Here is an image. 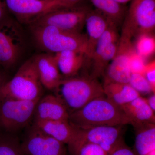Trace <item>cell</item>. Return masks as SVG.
I'll return each mask as SVG.
<instances>
[{
    "label": "cell",
    "instance_id": "cell-1",
    "mask_svg": "<svg viewBox=\"0 0 155 155\" xmlns=\"http://www.w3.org/2000/svg\"><path fill=\"white\" fill-rule=\"evenodd\" d=\"M69 121L74 127L81 129L130 124L121 107L105 95L95 98L83 107L69 114Z\"/></svg>",
    "mask_w": 155,
    "mask_h": 155
},
{
    "label": "cell",
    "instance_id": "cell-2",
    "mask_svg": "<svg viewBox=\"0 0 155 155\" xmlns=\"http://www.w3.org/2000/svg\"><path fill=\"white\" fill-rule=\"evenodd\" d=\"M53 91L67 108L69 115L95 98L105 95L103 85L90 77L63 78Z\"/></svg>",
    "mask_w": 155,
    "mask_h": 155
},
{
    "label": "cell",
    "instance_id": "cell-3",
    "mask_svg": "<svg viewBox=\"0 0 155 155\" xmlns=\"http://www.w3.org/2000/svg\"><path fill=\"white\" fill-rule=\"evenodd\" d=\"M43 88L32 58L22 64L11 80L3 84L0 88V100L39 99L42 97Z\"/></svg>",
    "mask_w": 155,
    "mask_h": 155
},
{
    "label": "cell",
    "instance_id": "cell-4",
    "mask_svg": "<svg viewBox=\"0 0 155 155\" xmlns=\"http://www.w3.org/2000/svg\"><path fill=\"white\" fill-rule=\"evenodd\" d=\"M32 34L39 46L48 52L56 54L76 50L86 54V35L62 30L50 25H33Z\"/></svg>",
    "mask_w": 155,
    "mask_h": 155
},
{
    "label": "cell",
    "instance_id": "cell-5",
    "mask_svg": "<svg viewBox=\"0 0 155 155\" xmlns=\"http://www.w3.org/2000/svg\"><path fill=\"white\" fill-rule=\"evenodd\" d=\"M39 99L0 100V126L11 132L25 127L34 118L35 107Z\"/></svg>",
    "mask_w": 155,
    "mask_h": 155
},
{
    "label": "cell",
    "instance_id": "cell-6",
    "mask_svg": "<svg viewBox=\"0 0 155 155\" xmlns=\"http://www.w3.org/2000/svg\"><path fill=\"white\" fill-rule=\"evenodd\" d=\"M155 27V0H132L122 33L133 37L150 33Z\"/></svg>",
    "mask_w": 155,
    "mask_h": 155
},
{
    "label": "cell",
    "instance_id": "cell-7",
    "mask_svg": "<svg viewBox=\"0 0 155 155\" xmlns=\"http://www.w3.org/2000/svg\"><path fill=\"white\" fill-rule=\"evenodd\" d=\"M122 126H100L86 129L77 128V133L72 141L97 145L110 154L124 143Z\"/></svg>",
    "mask_w": 155,
    "mask_h": 155
},
{
    "label": "cell",
    "instance_id": "cell-8",
    "mask_svg": "<svg viewBox=\"0 0 155 155\" xmlns=\"http://www.w3.org/2000/svg\"><path fill=\"white\" fill-rule=\"evenodd\" d=\"M89 11L85 8H61L39 17L33 22V25H50L62 30L80 32Z\"/></svg>",
    "mask_w": 155,
    "mask_h": 155
},
{
    "label": "cell",
    "instance_id": "cell-9",
    "mask_svg": "<svg viewBox=\"0 0 155 155\" xmlns=\"http://www.w3.org/2000/svg\"><path fill=\"white\" fill-rule=\"evenodd\" d=\"M23 45L22 31L17 24L7 19L0 23V66L8 68L14 65Z\"/></svg>",
    "mask_w": 155,
    "mask_h": 155
},
{
    "label": "cell",
    "instance_id": "cell-10",
    "mask_svg": "<svg viewBox=\"0 0 155 155\" xmlns=\"http://www.w3.org/2000/svg\"><path fill=\"white\" fill-rule=\"evenodd\" d=\"M132 38L121 35L119 38L117 51L108 65L104 74V82L128 83L131 72L129 67L130 54L135 50Z\"/></svg>",
    "mask_w": 155,
    "mask_h": 155
},
{
    "label": "cell",
    "instance_id": "cell-11",
    "mask_svg": "<svg viewBox=\"0 0 155 155\" xmlns=\"http://www.w3.org/2000/svg\"><path fill=\"white\" fill-rule=\"evenodd\" d=\"M7 8L20 22H34L45 14L64 8L58 0H4Z\"/></svg>",
    "mask_w": 155,
    "mask_h": 155
},
{
    "label": "cell",
    "instance_id": "cell-12",
    "mask_svg": "<svg viewBox=\"0 0 155 155\" xmlns=\"http://www.w3.org/2000/svg\"><path fill=\"white\" fill-rule=\"evenodd\" d=\"M21 144L26 155H67L65 144L34 125Z\"/></svg>",
    "mask_w": 155,
    "mask_h": 155
},
{
    "label": "cell",
    "instance_id": "cell-13",
    "mask_svg": "<svg viewBox=\"0 0 155 155\" xmlns=\"http://www.w3.org/2000/svg\"><path fill=\"white\" fill-rule=\"evenodd\" d=\"M69 113L62 101L54 94L42 97L35 107L34 120H69Z\"/></svg>",
    "mask_w": 155,
    "mask_h": 155
},
{
    "label": "cell",
    "instance_id": "cell-14",
    "mask_svg": "<svg viewBox=\"0 0 155 155\" xmlns=\"http://www.w3.org/2000/svg\"><path fill=\"white\" fill-rule=\"evenodd\" d=\"M42 85L53 91L62 78L54 55L41 54L34 58Z\"/></svg>",
    "mask_w": 155,
    "mask_h": 155
},
{
    "label": "cell",
    "instance_id": "cell-15",
    "mask_svg": "<svg viewBox=\"0 0 155 155\" xmlns=\"http://www.w3.org/2000/svg\"><path fill=\"white\" fill-rule=\"evenodd\" d=\"M111 23H113L97 10L89 11L84 24L87 39V57L91 59L97 42Z\"/></svg>",
    "mask_w": 155,
    "mask_h": 155
},
{
    "label": "cell",
    "instance_id": "cell-16",
    "mask_svg": "<svg viewBox=\"0 0 155 155\" xmlns=\"http://www.w3.org/2000/svg\"><path fill=\"white\" fill-rule=\"evenodd\" d=\"M42 131L68 145L77 133V128L69 120H34V125Z\"/></svg>",
    "mask_w": 155,
    "mask_h": 155
},
{
    "label": "cell",
    "instance_id": "cell-17",
    "mask_svg": "<svg viewBox=\"0 0 155 155\" xmlns=\"http://www.w3.org/2000/svg\"><path fill=\"white\" fill-rule=\"evenodd\" d=\"M120 107L134 127L146 123L155 124V112L148 105L146 98L140 96Z\"/></svg>",
    "mask_w": 155,
    "mask_h": 155
},
{
    "label": "cell",
    "instance_id": "cell-18",
    "mask_svg": "<svg viewBox=\"0 0 155 155\" xmlns=\"http://www.w3.org/2000/svg\"><path fill=\"white\" fill-rule=\"evenodd\" d=\"M54 56L61 75L67 78L77 74L83 67L87 57L85 53L76 50L64 51Z\"/></svg>",
    "mask_w": 155,
    "mask_h": 155
},
{
    "label": "cell",
    "instance_id": "cell-19",
    "mask_svg": "<svg viewBox=\"0 0 155 155\" xmlns=\"http://www.w3.org/2000/svg\"><path fill=\"white\" fill-rule=\"evenodd\" d=\"M103 86L105 96L119 107L140 96L128 83L104 82Z\"/></svg>",
    "mask_w": 155,
    "mask_h": 155
},
{
    "label": "cell",
    "instance_id": "cell-20",
    "mask_svg": "<svg viewBox=\"0 0 155 155\" xmlns=\"http://www.w3.org/2000/svg\"><path fill=\"white\" fill-rule=\"evenodd\" d=\"M136 133L134 150L136 155H147L155 150V125L146 123L134 127Z\"/></svg>",
    "mask_w": 155,
    "mask_h": 155
},
{
    "label": "cell",
    "instance_id": "cell-21",
    "mask_svg": "<svg viewBox=\"0 0 155 155\" xmlns=\"http://www.w3.org/2000/svg\"><path fill=\"white\" fill-rule=\"evenodd\" d=\"M97 11L116 24L121 21L125 10L122 5L115 0H90Z\"/></svg>",
    "mask_w": 155,
    "mask_h": 155
},
{
    "label": "cell",
    "instance_id": "cell-22",
    "mask_svg": "<svg viewBox=\"0 0 155 155\" xmlns=\"http://www.w3.org/2000/svg\"><path fill=\"white\" fill-rule=\"evenodd\" d=\"M118 42L119 41L111 44L99 57L92 60L91 74L90 77L97 79L104 76L107 67L116 55Z\"/></svg>",
    "mask_w": 155,
    "mask_h": 155
},
{
    "label": "cell",
    "instance_id": "cell-23",
    "mask_svg": "<svg viewBox=\"0 0 155 155\" xmlns=\"http://www.w3.org/2000/svg\"><path fill=\"white\" fill-rule=\"evenodd\" d=\"M71 155H109L97 145L73 141L68 144Z\"/></svg>",
    "mask_w": 155,
    "mask_h": 155
},
{
    "label": "cell",
    "instance_id": "cell-24",
    "mask_svg": "<svg viewBox=\"0 0 155 155\" xmlns=\"http://www.w3.org/2000/svg\"><path fill=\"white\" fill-rule=\"evenodd\" d=\"M136 52L142 58H148L155 52V39L150 33H144L137 36L134 48Z\"/></svg>",
    "mask_w": 155,
    "mask_h": 155
},
{
    "label": "cell",
    "instance_id": "cell-25",
    "mask_svg": "<svg viewBox=\"0 0 155 155\" xmlns=\"http://www.w3.org/2000/svg\"><path fill=\"white\" fill-rule=\"evenodd\" d=\"M0 155H26L21 143L12 137H0Z\"/></svg>",
    "mask_w": 155,
    "mask_h": 155
},
{
    "label": "cell",
    "instance_id": "cell-26",
    "mask_svg": "<svg viewBox=\"0 0 155 155\" xmlns=\"http://www.w3.org/2000/svg\"><path fill=\"white\" fill-rule=\"evenodd\" d=\"M128 84L139 94H146L153 92L150 84L144 75L140 73H131Z\"/></svg>",
    "mask_w": 155,
    "mask_h": 155
},
{
    "label": "cell",
    "instance_id": "cell-27",
    "mask_svg": "<svg viewBox=\"0 0 155 155\" xmlns=\"http://www.w3.org/2000/svg\"><path fill=\"white\" fill-rule=\"evenodd\" d=\"M146 65L144 58L139 55L134 50L130 54L129 59V67L131 73L143 74Z\"/></svg>",
    "mask_w": 155,
    "mask_h": 155
},
{
    "label": "cell",
    "instance_id": "cell-28",
    "mask_svg": "<svg viewBox=\"0 0 155 155\" xmlns=\"http://www.w3.org/2000/svg\"><path fill=\"white\" fill-rule=\"evenodd\" d=\"M143 75L150 84L153 92L155 91V61L154 60L147 64L145 68Z\"/></svg>",
    "mask_w": 155,
    "mask_h": 155
},
{
    "label": "cell",
    "instance_id": "cell-29",
    "mask_svg": "<svg viewBox=\"0 0 155 155\" xmlns=\"http://www.w3.org/2000/svg\"><path fill=\"white\" fill-rule=\"evenodd\" d=\"M109 155H136L135 152L123 143Z\"/></svg>",
    "mask_w": 155,
    "mask_h": 155
},
{
    "label": "cell",
    "instance_id": "cell-30",
    "mask_svg": "<svg viewBox=\"0 0 155 155\" xmlns=\"http://www.w3.org/2000/svg\"><path fill=\"white\" fill-rule=\"evenodd\" d=\"M6 9L4 0H0V23L6 19Z\"/></svg>",
    "mask_w": 155,
    "mask_h": 155
},
{
    "label": "cell",
    "instance_id": "cell-31",
    "mask_svg": "<svg viewBox=\"0 0 155 155\" xmlns=\"http://www.w3.org/2000/svg\"><path fill=\"white\" fill-rule=\"evenodd\" d=\"M64 8H69L74 7L81 0H58Z\"/></svg>",
    "mask_w": 155,
    "mask_h": 155
},
{
    "label": "cell",
    "instance_id": "cell-32",
    "mask_svg": "<svg viewBox=\"0 0 155 155\" xmlns=\"http://www.w3.org/2000/svg\"><path fill=\"white\" fill-rule=\"evenodd\" d=\"M148 105L154 112L155 111V94L153 93L147 98H146Z\"/></svg>",
    "mask_w": 155,
    "mask_h": 155
},
{
    "label": "cell",
    "instance_id": "cell-33",
    "mask_svg": "<svg viewBox=\"0 0 155 155\" xmlns=\"http://www.w3.org/2000/svg\"><path fill=\"white\" fill-rule=\"evenodd\" d=\"M115 1L119 3V4L122 5V4L131 1V0H115Z\"/></svg>",
    "mask_w": 155,
    "mask_h": 155
},
{
    "label": "cell",
    "instance_id": "cell-34",
    "mask_svg": "<svg viewBox=\"0 0 155 155\" xmlns=\"http://www.w3.org/2000/svg\"><path fill=\"white\" fill-rule=\"evenodd\" d=\"M4 83L2 75V74L0 72V88H1V86H2L3 84Z\"/></svg>",
    "mask_w": 155,
    "mask_h": 155
}]
</instances>
